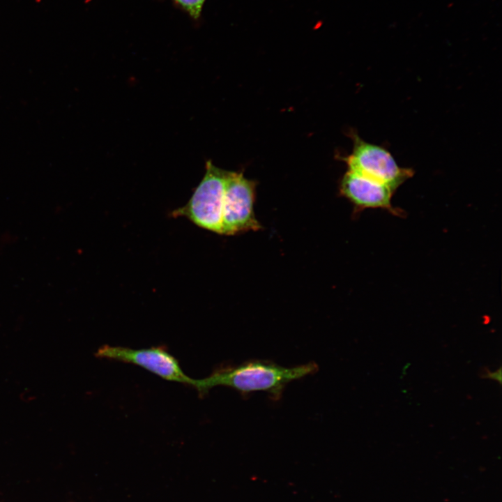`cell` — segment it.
<instances>
[{
    "label": "cell",
    "instance_id": "cell-6",
    "mask_svg": "<svg viewBox=\"0 0 502 502\" xmlns=\"http://www.w3.org/2000/svg\"><path fill=\"white\" fill-rule=\"evenodd\" d=\"M340 192L358 209L382 208L397 213L392 205L395 190L349 169L340 181Z\"/></svg>",
    "mask_w": 502,
    "mask_h": 502
},
{
    "label": "cell",
    "instance_id": "cell-3",
    "mask_svg": "<svg viewBox=\"0 0 502 502\" xmlns=\"http://www.w3.org/2000/svg\"><path fill=\"white\" fill-rule=\"evenodd\" d=\"M255 195L254 181L245 178L242 172L226 171L222 235H235L261 228L254 211Z\"/></svg>",
    "mask_w": 502,
    "mask_h": 502
},
{
    "label": "cell",
    "instance_id": "cell-4",
    "mask_svg": "<svg viewBox=\"0 0 502 502\" xmlns=\"http://www.w3.org/2000/svg\"><path fill=\"white\" fill-rule=\"evenodd\" d=\"M353 151L344 158L349 170L384 183L396 190L413 175L409 168L398 165L391 153L383 147L367 142L352 133Z\"/></svg>",
    "mask_w": 502,
    "mask_h": 502
},
{
    "label": "cell",
    "instance_id": "cell-7",
    "mask_svg": "<svg viewBox=\"0 0 502 502\" xmlns=\"http://www.w3.org/2000/svg\"><path fill=\"white\" fill-rule=\"evenodd\" d=\"M194 19L200 16L205 0H174Z\"/></svg>",
    "mask_w": 502,
    "mask_h": 502
},
{
    "label": "cell",
    "instance_id": "cell-1",
    "mask_svg": "<svg viewBox=\"0 0 502 502\" xmlns=\"http://www.w3.org/2000/svg\"><path fill=\"white\" fill-rule=\"evenodd\" d=\"M318 369L313 362L289 367L269 360H252L219 367L208 376L195 379L193 388L200 395L217 386L233 388L245 397L264 392L273 400L278 401L289 383L312 375Z\"/></svg>",
    "mask_w": 502,
    "mask_h": 502
},
{
    "label": "cell",
    "instance_id": "cell-5",
    "mask_svg": "<svg viewBox=\"0 0 502 502\" xmlns=\"http://www.w3.org/2000/svg\"><path fill=\"white\" fill-rule=\"evenodd\" d=\"M100 358L120 361L139 366L166 381L188 385L193 388L195 379L183 371L178 360L162 346L132 349L108 344L96 353Z\"/></svg>",
    "mask_w": 502,
    "mask_h": 502
},
{
    "label": "cell",
    "instance_id": "cell-2",
    "mask_svg": "<svg viewBox=\"0 0 502 502\" xmlns=\"http://www.w3.org/2000/svg\"><path fill=\"white\" fill-rule=\"evenodd\" d=\"M225 176L226 170L208 161L205 174L191 198L172 215L187 218L202 229L222 234Z\"/></svg>",
    "mask_w": 502,
    "mask_h": 502
},
{
    "label": "cell",
    "instance_id": "cell-8",
    "mask_svg": "<svg viewBox=\"0 0 502 502\" xmlns=\"http://www.w3.org/2000/svg\"><path fill=\"white\" fill-rule=\"evenodd\" d=\"M480 377L483 379H490L495 381H498L499 383H501V367L495 372H490L487 367L482 369Z\"/></svg>",
    "mask_w": 502,
    "mask_h": 502
}]
</instances>
